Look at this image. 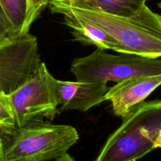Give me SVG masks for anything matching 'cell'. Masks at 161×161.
<instances>
[{
  "mask_svg": "<svg viewBox=\"0 0 161 161\" xmlns=\"http://www.w3.org/2000/svg\"><path fill=\"white\" fill-rule=\"evenodd\" d=\"M86 7L119 17H129L138 12L148 0H71Z\"/></svg>",
  "mask_w": 161,
  "mask_h": 161,
  "instance_id": "cell-11",
  "label": "cell"
},
{
  "mask_svg": "<svg viewBox=\"0 0 161 161\" xmlns=\"http://www.w3.org/2000/svg\"><path fill=\"white\" fill-rule=\"evenodd\" d=\"M15 127V117L9 96L0 94V135L9 133Z\"/></svg>",
  "mask_w": 161,
  "mask_h": 161,
  "instance_id": "cell-12",
  "label": "cell"
},
{
  "mask_svg": "<svg viewBox=\"0 0 161 161\" xmlns=\"http://www.w3.org/2000/svg\"><path fill=\"white\" fill-rule=\"evenodd\" d=\"M2 149H3V146H2V140L1 138H0V159H1L2 157Z\"/></svg>",
  "mask_w": 161,
  "mask_h": 161,
  "instance_id": "cell-16",
  "label": "cell"
},
{
  "mask_svg": "<svg viewBox=\"0 0 161 161\" xmlns=\"http://www.w3.org/2000/svg\"><path fill=\"white\" fill-rule=\"evenodd\" d=\"M158 6H159V7H160V9H161V2H160V3H158Z\"/></svg>",
  "mask_w": 161,
  "mask_h": 161,
  "instance_id": "cell-17",
  "label": "cell"
},
{
  "mask_svg": "<svg viewBox=\"0 0 161 161\" xmlns=\"http://www.w3.org/2000/svg\"><path fill=\"white\" fill-rule=\"evenodd\" d=\"M12 26L8 20L0 3V41L12 34Z\"/></svg>",
  "mask_w": 161,
  "mask_h": 161,
  "instance_id": "cell-13",
  "label": "cell"
},
{
  "mask_svg": "<svg viewBox=\"0 0 161 161\" xmlns=\"http://www.w3.org/2000/svg\"><path fill=\"white\" fill-rule=\"evenodd\" d=\"M55 161H77L75 159H74L73 157L71 155H69L68 153H64V155H62L61 157H58V159H56Z\"/></svg>",
  "mask_w": 161,
  "mask_h": 161,
  "instance_id": "cell-14",
  "label": "cell"
},
{
  "mask_svg": "<svg viewBox=\"0 0 161 161\" xmlns=\"http://www.w3.org/2000/svg\"><path fill=\"white\" fill-rule=\"evenodd\" d=\"M71 72L76 81L117 83L133 77L161 75V60L128 53L113 54L97 48L91 54L75 58Z\"/></svg>",
  "mask_w": 161,
  "mask_h": 161,
  "instance_id": "cell-4",
  "label": "cell"
},
{
  "mask_svg": "<svg viewBox=\"0 0 161 161\" xmlns=\"http://www.w3.org/2000/svg\"><path fill=\"white\" fill-rule=\"evenodd\" d=\"M48 6L52 13L69 14L100 27L117 42L122 53L161 58V15L146 5L129 17L105 14L71 0H49Z\"/></svg>",
  "mask_w": 161,
  "mask_h": 161,
  "instance_id": "cell-1",
  "label": "cell"
},
{
  "mask_svg": "<svg viewBox=\"0 0 161 161\" xmlns=\"http://www.w3.org/2000/svg\"><path fill=\"white\" fill-rule=\"evenodd\" d=\"M63 16L64 25L71 28L75 41L86 45H94L102 50L122 53V50L117 42L100 27L69 14Z\"/></svg>",
  "mask_w": 161,
  "mask_h": 161,
  "instance_id": "cell-10",
  "label": "cell"
},
{
  "mask_svg": "<svg viewBox=\"0 0 161 161\" xmlns=\"http://www.w3.org/2000/svg\"><path fill=\"white\" fill-rule=\"evenodd\" d=\"M61 110L86 112L105 102L108 83L57 80Z\"/></svg>",
  "mask_w": 161,
  "mask_h": 161,
  "instance_id": "cell-8",
  "label": "cell"
},
{
  "mask_svg": "<svg viewBox=\"0 0 161 161\" xmlns=\"http://www.w3.org/2000/svg\"><path fill=\"white\" fill-rule=\"evenodd\" d=\"M155 149H157V148H161V130L159 133L158 137H157V140L155 142Z\"/></svg>",
  "mask_w": 161,
  "mask_h": 161,
  "instance_id": "cell-15",
  "label": "cell"
},
{
  "mask_svg": "<svg viewBox=\"0 0 161 161\" xmlns=\"http://www.w3.org/2000/svg\"><path fill=\"white\" fill-rule=\"evenodd\" d=\"M16 126L33 121L53 120L59 111L57 79L41 62L31 77L9 94Z\"/></svg>",
  "mask_w": 161,
  "mask_h": 161,
  "instance_id": "cell-5",
  "label": "cell"
},
{
  "mask_svg": "<svg viewBox=\"0 0 161 161\" xmlns=\"http://www.w3.org/2000/svg\"><path fill=\"white\" fill-rule=\"evenodd\" d=\"M161 85V75L127 79L108 88L104 101L111 102L116 116L125 118Z\"/></svg>",
  "mask_w": 161,
  "mask_h": 161,
  "instance_id": "cell-7",
  "label": "cell"
},
{
  "mask_svg": "<svg viewBox=\"0 0 161 161\" xmlns=\"http://www.w3.org/2000/svg\"><path fill=\"white\" fill-rule=\"evenodd\" d=\"M48 3L49 0H0L14 35L29 32L31 25L48 6Z\"/></svg>",
  "mask_w": 161,
  "mask_h": 161,
  "instance_id": "cell-9",
  "label": "cell"
},
{
  "mask_svg": "<svg viewBox=\"0 0 161 161\" xmlns=\"http://www.w3.org/2000/svg\"><path fill=\"white\" fill-rule=\"evenodd\" d=\"M123 119L95 161H137L155 149L161 130V100L142 102Z\"/></svg>",
  "mask_w": 161,
  "mask_h": 161,
  "instance_id": "cell-3",
  "label": "cell"
},
{
  "mask_svg": "<svg viewBox=\"0 0 161 161\" xmlns=\"http://www.w3.org/2000/svg\"><path fill=\"white\" fill-rule=\"evenodd\" d=\"M0 138V161H50L68 153L80 136L72 126L41 120L16 126Z\"/></svg>",
  "mask_w": 161,
  "mask_h": 161,
  "instance_id": "cell-2",
  "label": "cell"
},
{
  "mask_svg": "<svg viewBox=\"0 0 161 161\" xmlns=\"http://www.w3.org/2000/svg\"><path fill=\"white\" fill-rule=\"evenodd\" d=\"M41 62L37 38L30 32L11 34L0 41V94H12Z\"/></svg>",
  "mask_w": 161,
  "mask_h": 161,
  "instance_id": "cell-6",
  "label": "cell"
}]
</instances>
